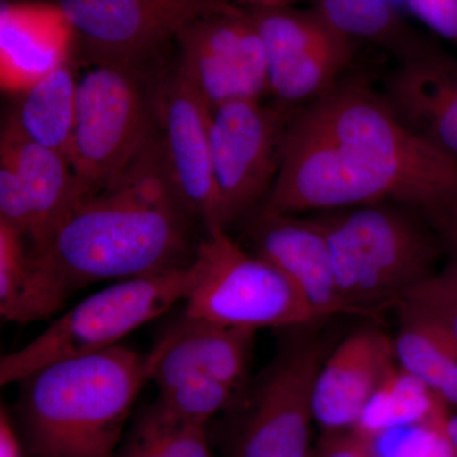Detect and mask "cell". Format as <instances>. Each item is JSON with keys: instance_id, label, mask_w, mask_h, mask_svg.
<instances>
[{"instance_id": "6da1fadb", "label": "cell", "mask_w": 457, "mask_h": 457, "mask_svg": "<svg viewBox=\"0 0 457 457\" xmlns=\"http://www.w3.org/2000/svg\"><path fill=\"white\" fill-rule=\"evenodd\" d=\"M455 201V159L409 130L368 84L351 79L295 111L263 210L297 215L394 203L432 218Z\"/></svg>"}, {"instance_id": "7a4b0ae2", "label": "cell", "mask_w": 457, "mask_h": 457, "mask_svg": "<svg viewBox=\"0 0 457 457\" xmlns=\"http://www.w3.org/2000/svg\"><path fill=\"white\" fill-rule=\"evenodd\" d=\"M194 220L171 187L159 131L125 174L89 195L32 254L69 294L191 266Z\"/></svg>"}, {"instance_id": "3957f363", "label": "cell", "mask_w": 457, "mask_h": 457, "mask_svg": "<svg viewBox=\"0 0 457 457\" xmlns=\"http://www.w3.org/2000/svg\"><path fill=\"white\" fill-rule=\"evenodd\" d=\"M147 380V356L120 345L32 372L20 381L32 455L114 457Z\"/></svg>"}, {"instance_id": "277c9868", "label": "cell", "mask_w": 457, "mask_h": 457, "mask_svg": "<svg viewBox=\"0 0 457 457\" xmlns=\"http://www.w3.org/2000/svg\"><path fill=\"white\" fill-rule=\"evenodd\" d=\"M326 237L337 284L357 315L398 303L437 272L446 245L425 213L394 203L324 212L312 218Z\"/></svg>"}, {"instance_id": "5b68a950", "label": "cell", "mask_w": 457, "mask_h": 457, "mask_svg": "<svg viewBox=\"0 0 457 457\" xmlns=\"http://www.w3.org/2000/svg\"><path fill=\"white\" fill-rule=\"evenodd\" d=\"M195 261V260H194ZM194 262L186 269L121 279L90 295L32 342L0 360V384L20 383L50 363L119 345L135 329L187 299L196 282Z\"/></svg>"}, {"instance_id": "8992f818", "label": "cell", "mask_w": 457, "mask_h": 457, "mask_svg": "<svg viewBox=\"0 0 457 457\" xmlns=\"http://www.w3.org/2000/svg\"><path fill=\"white\" fill-rule=\"evenodd\" d=\"M141 66L96 64L78 79L68 158L90 195L117 182L156 134V92Z\"/></svg>"}, {"instance_id": "52a82bcc", "label": "cell", "mask_w": 457, "mask_h": 457, "mask_svg": "<svg viewBox=\"0 0 457 457\" xmlns=\"http://www.w3.org/2000/svg\"><path fill=\"white\" fill-rule=\"evenodd\" d=\"M194 263L197 278L185 317L255 332L317 323L290 279L234 242L221 225L204 228Z\"/></svg>"}, {"instance_id": "ba28073f", "label": "cell", "mask_w": 457, "mask_h": 457, "mask_svg": "<svg viewBox=\"0 0 457 457\" xmlns=\"http://www.w3.org/2000/svg\"><path fill=\"white\" fill-rule=\"evenodd\" d=\"M294 112L261 99H237L212 111V171L225 228L272 188Z\"/></svg>"}, {"instance_id": "9c48e42d", "label": "cell", "mask_w": 457, "mask_h": 457, "mask_svg": "<svg viewBox=\"0 0 457 457\" xmlns=\"http://www.w3.org/2000/svg\"><path fill=\"white\" fill-rule=\"evenodd\" d=\"M75 41L95 64L141 66L200 18L231 0H56Z\"/></svg>"}, {"instance_id": "30bf717a", "label": "cell", "mask_w": 457, "mask_h": 457, "mask_svg": "<svg viewBox=\"0 0 457 457\" xmlns=\"http://www.w3.org/2000/svg\"><path fill=\"white\" fill-rule=\"evenodd\" d=\"M333 347L312 332L286 345L255 390L231 457H309L312 390Z\"/></svg>"}, {"instance_id": "8fae6325", "label": "cell", "mask_w": 457, "mask_h": 457, "mask_svg": "<svg viewBox=\"0 0 457 457\" xmlns=\"http://www.w3.org/2000/svg\"><path fill=\"white\" fill-rule=\"evenodd\" d=\"M267 57L270 93L288 108L306 106L341 80L353 56L354 42L312 8L286 5L249 9Z\"/></svg>"}, {"instance_id": "7c38bea8", "label": "cell", "mask_w": 457, "mask_h": 457, "mask_svg": "<svg viewBox=\"0 0 457 457\" xmlns=\"http://www.w3.org/2000/svg\"><path fill=\"white\" fill-rule=\"evenodd\" d=\"M176 71L210 110L270 92L267 57L249 9L210 14L186 27L176 40Z\"/></svg>"}, {"instance_id": "4fadbf2b", "label": "cell", "mask_w": 457, "mask_h": 457, "mask_svg": "<svg viewBox=\"0 0 457 457\" xmlns=\"http://www.w3.org/2000/svg\"><path fill=\"white\" fill-rule=\"evenodd\" d=\"M156 111L165 168L177 197L204 228L224 227L210 147L212 110L174 71L158 86Z\"/></svg>"}, {"instance_id": "5bb4252c", "label": "cell", "mask_w": 457, "mask_h": 457, "mask_svg": "<svg viewBox=\"0 0 457 457\" xmlns=\"http://www.w3.org/2000/svg\"><path fill=\"white\" fill-rule=\"evenodd\" d=\"M249 237L253 253L290 279L317 323L357 315L343 302L326 237L312 218L262 210Z\"/></svg>"}, {"instance_id": "9a60e30c", "label": "cell", "mask_w": 457, "mask_h": 457, "mask_svg": "<svg viewBox=\"0 0 457 457\" xmlns=\"http://www.w3.org/2000/svg\"><path fill=\"white\" fill-rule=\"evenodd\" d=\"M394 338L366 328L335 345L319 370L312 417L326 432L354 428L372 394L396 369Z\"/></svg>"}, {"instance_id": "2e32d148", "label": "cell", "mask_w": 457, "mask_h": 457, "mask_svg": "<svg viewBox=\"0 0 457 457\" xmlns=\"http://www.w3.org/2000/svg\"><path fill=\"white\" fill-rule=\"evenodd\" d=\"M420 139L457 162V59L426 42L400 60L383 96Z\"/></svg>"}, {"instance_id": "e0dca14e", "label": "cell", "mask_w": 457, "mask_h": 457, "mask_svg": "<svg viewBox=\"0 0 457 457\" xmlns=\"http://www.w3.org/2000/svg\"><path fill=\"white\" fill-rule=\"evenodd\" d=\"M255 330L185 317L147 354L150 380L162 376H207L234 392L245 384Z\"/></svg>"}, {"instance_id": "ac0fdd59", "label": "cell", "mask_w": 457, "mask_h": 457, "mask_svg": "<svg viewBox=\"0 0 457 457\" xmlns=\"http://www.w3.org/2000/svg\"><path fill=\"white\" fill-rule=\"evenodd\" d=\"M0 162L16 171L31 212L29 245H41L69 212L89 196L68 156L33 143L9 117L2 132Z\"/></svg>"}, {"instance_id": "d6986e66", "label": "cell", "mask_w": 457, "mask_h": 457, "mask_svg": "<svg viewBox=\"0 0 457 457\" xmlns=\"http://www.w3.org/2000/svg\"><path fill=\"white\" fill-rule=\"evenodd\" d=\"M73 42V29L56 3H4L0 11L3 88L23 92L69 62Z\"/></svg>"}, {"instance_id": "ffe728a7", "label": "cell", "mask_w": 457, "mask_h": 457, "mask_svg": "<svg viewBox=\"0 0 457 457\" xmlns=\"http://www.w3.org/2000/svg\"><path fill=\"white\" fill-rule=\"evenodd\" d=\"M71 294L32 254L29 242L0 221V315L29 324L56 314Z\"/></svg>"}, {"instance_id": "44dd1931", "label": "cell", "mask_w": 457, "mask_h": 457, "mask_svg": "<svg viewBox=\"0 0 457 457\" xmlns=\"http://www.w3.org/2000/svg\"><path fill=\"white\" fill-rule=\"evenodd\" d=\"M78 80L69 62L21 92L12 121L20 131L49 149L68 156L75 122Z\"/></svg>"}, {"instance_id": "7402d4cb", "label": "cell", "mask_w": 457, "mask_h": 457, "mask_svg": "<svg viewBox=\"0 0 457 457\" xmlns=\"http://www.w3.org/2000/svg\"><path fill=\"white\" fill-rule=\"evenodd\" d=\"M314 8L345 37L372 42L399 60L427 42L405 23L392 0H315Z\"/></svg>"}, {"instance_id": "603a6c76", "label": "cell", "mask_w": 457, "mask_h": 457, "mask_svg": "<svg viewBox=\"0 0 457 457\" xmlns=\"http://www.w3.org/2000/svg\"><path fill=\"white\" fill-rule=\"evenodd\" d=\"M442 400L422 381L396 368L372 394L354 432L362 440L394 428L420 422H446Z\"/></svg>"}, {"instance_id": "cb8c5ba5", "label": "cell", "mask_w": 457, "mask_h": 457, "mask_svg": "<svg viewBox=\"0 0 457 457\" xmlns=\"http://www.w3.org/2000/svg\"><path fill=\"white\" fill-rule=\"evenodd\" d=\"M400 315L402 323L394 338L396 363L438 395L457 371L455 343L428 319L402 309Z\"/></svg>"}, {"instance_id": "d4e9b609", "label": "cell", "mask_w": 457, "mask_h": 457, "mask_svg": "<svg viewBox=\"0 0 457 457\" xmlns=\"http://www.w3.org/2000/svg\"><path fill=\"white\" fill-rule=\"evenodd\" d=\"M158 399L152 405L159 413L179 422L207 426L228 407L237 392L207 376L176 374L154 378Z\"/></svg>"}, {"instance_id": "484cf974", "label": "cell", "mask_w": 457, "mask_h": 457, "mask_svg": "<svg viewBox=\"0 0 457 457\" xmlns=\"http://www.w3.org/2000/svg\"><path fill=\"white\" fill-rule=\"evenodd\" d=\"M431 278L409 290L396 303L402 311L413 312L440 327L457 347V254Z\"/></svg>"}, {"instance_id": "4316f807", "label": "cell", "mask_w": 457, "mask_h": 457, "mask_svg": "<svg viewBox=\"0 0 457 457\" xmlns=\"http://www.w3.org/2000/svg\"><path fill=\"white\" fill-rule=\"evenodd\" d=\"M445 423L394 427L363 441L372 457H457L445 432Z\"/></svg>"}, {"instance_id": "83f0119b", "label": "cell", "mask_w": 457, "mask_h": 457, "mask_svg": "<svg viewBox=\"0 0 457 457\" xmlns=\"http://www.w3.org/2000/svg\"><path fill=\"white\" fill-rule=\"evenodd\" d=\"M135 429L154 442L162 457H215L206 426L191 425L171 420L150 405Z\"/></svg>"}, {"instance_id": "f1b7e54d", "label": "cell", "mask_w": 457, "mask_h": 457, "mask_svg": "<svg viewBox=\"0 0 457 457\" xmlns=\"http://www.w3.org/2000/svg\"><path fill=\"white\" fill-rule=\"evenodd\" d=\"M400 13L409 14L441 37L457 45V0H392Z\"/></svg>"}, {"instance_id": "f546056e", "label": "cell", "mask_w": 457, "mask_h": 457, "mask_svg": "<svg viewBox=\"0 0 457 457\" xmlns=\"http://www.w3.org/2000/svg\"><path fill=\"white\" fill-rule=\"evenodd\" d=\"M320 457H372L366 442L353 433L327 432L320 447Z\"/></svg>"}, {"instance_id": "4dcf8cb0", "label": "cell", "mask_w": 457, "mask_h": 457, "mask_svg": "<svg viewBox=\"0 0 457 457\" xmlns=\"http://www.w3.org/2000/svg\"><path fill=\"white\" fill-rule=\"evenodd\" d=\"M429 221L441 234L447 253L457 254V201L437 215L432 216Z\"/></svg>"}, {"instance_id": "1f68e13d", "label": "cell", "mask_w": 457, "mask_h": 457, "mask_svg": "<svg viewBox=\"0 0 457 457\" xmlns=\"http://www.w3.org/2000/svg\"><path fill=\"white\" fill-rule=\"evenodd\" d=\"M0 457H22V447L7 409H0Z\"/></svg>"}, {"instance_id": "d6a6232c", "label": "cell", "mask_w": 457, "mask_h": 457, "mask_svg": "<svg viewBox=\"0 0 457 457\" xmlns=\"http://www.w3.org/2000/svg\"><path fill=\"white\" fill-rule=\"evenodd\" d=\"M437 396L442 402L449 403V404L456 405L457 407V371L449 381V384L438 393Z\"/></svg>"}, {"instance_id": "836d02e7", "label": "cell", "mask_w": 457, "mask_h": 457, "mask_svg": "<svg viewBox=\"0 0 457 457\" xmlns=\"http://www.w3.org/2000/svg\"><path fill=\"white\" fill-rule=\"evenodd\" d=\"M445 432L457 453V416L447 418L445 423Z\"/></svg>"}, {"instance_id": "e575fe53", "label": "cell", "mask_w": 457, "mask_h": 457, "mask_svg": "<svg viewBox=\"0 0 457 457\" xmlns=\"http://www.w3.org/2000/svg\"><path fill=\"white\" fill-rule=\"evenodd\" d=\"M254 5L264 7V5H285L287 0H251Z\"/></svg>"}]
</instances>
